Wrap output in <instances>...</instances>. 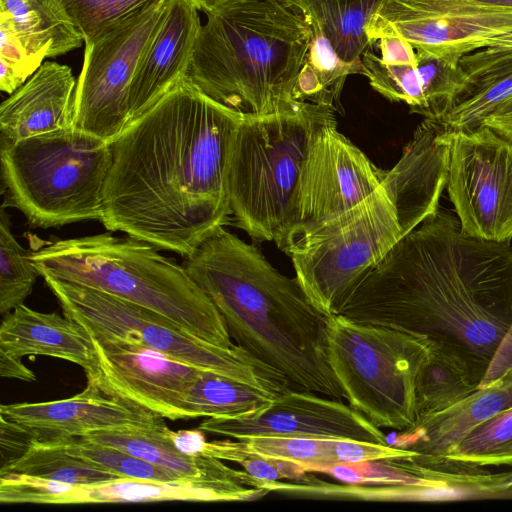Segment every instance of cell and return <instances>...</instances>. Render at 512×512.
<instances>
[{"mask_svg":"<svg viewBox=\"0 0 512 512\" xmlns=\"http://www.w3.org/2000/svg\"><path fill=\"white\" fill-rule=\"evenodd\" d=\"M243 117L181 79L110 141L103 226L190 255L231 217L228 167Z\"/></svg>","mask_w":512,"mask_h":512,"instance_id":"6da1fadb","label":"cell"},{"mask_svg":"<svg viewBox=\"0 0 512 512\" xmlns=\"http://www.w3.org/2000/svg\"><path fill=\"white\" fill-rule=\"evenodd\" d=\"M338 314L427 338L478 389L512 325V245L466 235L439 208L369 271Z\"/></svg>","mask_w":512,"mask_h":512,"instance_id":"7a4b0ae2","label":"cell"},{"mask_svg":"<svg viewBox=\"0 0 512 512\" xmlns=\"http://www.w3.org/2000/svg\"><path fill=\"white\" fill-rule=\"evenodd\" d=\"M182 265L238 345L303 390L344 398L329 363L330 316L311 302L296 276L281 274L256 246L223 226Z\"/></svg>","mask_w":512,"mask_h":512,"instance_id":"3957f363","label":"cell"},{"mask_svg":"<svg viewBox=\"0 0 512 512\" xmlns=\"http://www.w3.org/2000/svg\"><path fill=\"white\" fill-rule=\"evenodd\" d=\"M188 71L207 96L243 116L292 107L311 41L310 17L288 0H237L206 14Z\"/></svg>","mask_w":512,"mask_h":512,"instance_id":"277c9868","label":"cell"},{"mask_svg":"<svg viewBox=\"0 0 512 512\" xmlns=\"http://www.w3.org/2000/svg\"><path fill=\"white\" fill-rule=\"evenodd\" d=\"M155 246L110 232L48 241L28 253L39 276L97 289L153 310L192 335L233 345L218 309L183 265Z\"/></svg>","mask_w":512,"mask_h":512,"instance_id":"5b68a950","label":"cell"},{"mask_svg":"<svg viewBox=\"0 0 512 512\" xmlns=\"http://www.w3.org/2000/svg\"><path fill=\"white\" fill-rule=\"evenodd\" d=\"M334 109L311 102L244 116L232 144L227 195L235 224L256 241H276L308 152Z\"/></svg>","mask_w":512,"mask_h":512,"instance_id":"8992f818","label":"cell"},{"mask_svg":"<svg viewBox=\"0 0 512 512\" xmlns=\"http://www.w3.org/2000/svg\"><path fill=\"white\" fill-rule=\"evenodd\" d=\"M4 206L36 228L101 220L111 144L75 128L0 149Z\"/></svg>","mask_w":512,"mask_h":512,"instance_id":"52a82bcc","label":"cell"},{"mask_svg":"<svg viewBox=\"0 0 512 512\" xmlns=\"http://www.w3.org/2000/svg\"><path fill=\"white\" fill-rule=\"evenodd\" d=\"M64 314L98 340L148 347L201 370L244 382L275 396L291 381L278 369L233 344L221 347L204 341L167 317L106 292L42 276Z\"/></svg>","mask_w":512,"mask_h":512,"instance_id":"ba28073f","label":"cell"},{"mask_svg":"<svg viewBox=\"0 0 512 512\" xmlns=\"http://www.w3.org/2000/svg\"><path fill=\"white\" fill-rule=\"evenodd\" d=\"M432 343L406 331L329 319L332 371L349 405L379 428L403 431L416 420L415 390Z\"/></svg>","mask_w":512,"mask_h":512,"instance_id":"9c48e42d","label":"cell"},{"mask_svg":"<svg viewBox=\"0 0 512 512\" xmlns=\"http://www.w3.org/2000/svg\"><path fill=\"white\" fill-rule=\"evenodd\" d=\"M403 237L384 188L305 240L289 256L311 302L337 315L369 271Z\"/></svg>","mask_w":512,"mask_h":512,"instance_id":"30bf717a","label":"cell"},{"mask_svg":"<svg viewBox=\"0 0 512 512\" xmlns=\"http://www.w3.org/2000/svg\"><path fill=\"white\" fill-rule=\"evenodd\" d=\"M317 134L302 167L277 247L290 255L305 240L355 209L382 184L385 171L337 130Z\"/></svg>","mask_w":512,"mask_h":512,"instance_id":"8fae6325","label":"cell"},{"mask_svg":"<svg viewBox=\"0 0 512 512\" xmlns=\"http://www.w3.org/2000/svg\"><path fill=\"white\" fill-rule=\"evenodd\" d=\"M169 0L155 4L85 44L74 98V128L112 141L130 122V86Z\"/></svg>","mask_w":512,"mask_h":512,"instance_id":"7c38bea8","label":"cell"},{"mask_svg":"<svg viewBox=\"0 0 512 512\" xmlns=\"http://www.w3.org/2000/svg\"><path fill=\"white\" fill-rule=\"evenodd\" d=\"M444 133L449 143L446 188L461 231L511 243L512 142L482 125Z\"/></svg>","mask_w":512,"mask_h":512,"instance_id":"4fadbf2b","label":"cell"},{"mask_svg":"<svg viewBox=\"0 0 512 512\" xmlns=\"http://www.w3.org/2000/svg\"><path fill=\"white\" fill-rule=\"evenodd\" d=\"M512 32V10L465 0H385L366 28L372 43L385 36L416 50L464 55Z\"/></svg>","mask_w":512,"mask_h":512,"instance_id":"5bb4252c","label":"cell"},{"mask_svg":"<svg viewBox=\"0 0 512 512\" xmlns=\"http://www.w3.org/2000/svg\"><path fill=\"white\" fill-rule=\"evenodd\" d=\"M92 339L95 362L85 372L87 382L163 418L193 419L186 396L204 370L148 347Z\"/></svg>","mask_w":512,"mask_h":512,"instance_id":"9a60e30c","label":"cell"},{"mask_svg":"<svg viewBox=\"0 0 512 512\" xmlns=\"http://www.w3.org/2000/svg\"><path fill=\"white\" fill-rule=\"evenodd\" d=\"M198 428L236 440L279 436L388 443L381 428L352 406L308 390L290 389L253 415L207 418Z\"/></svg>","mask_w":512,"mask_h":512,"instance_id":"2e32d148","label":"cell"},{"mask_svg":"<svg viewBox=\"0 0 512 512\" xmlns=\"http://www.w3.org/2000/svg\"><path fill=\"white\" fill-rule=\"evenodd\" d=\"M0 414L32 429L39 439L83 437L98 431L153 429L165 425L163 417L107 395L90 382L73 397L50 402L3 404Z\"/></svg>","mask_w":512,"mask_h":512,"instance_id":"e0dca14e","label":"cell"},{"mask_svg":"<svg viewBox=\"0 0 512 512\" xmlns=\"http://www.w3.org/2000/svg\"><path fill=\"white\" fill-rule=\"evenodd\" d=\"M449 143L439 122L424 118L401 158L385 171L381 186L390 199L403 236L440 208L448 182Z\"/></svg>","mask_w":512,"mask_h":512,"instance_id":"ac0fdd59","label":"cell"},{"mask_svg":"<svg viewBox=\"0 0 512 512\" xmlns=\"http://www.w3.org/2000/svg\"><path fill=\"white\" fill-rule=\"evenodd\" d=\"M167 425L159 428H122L98 431L81 438L109 445L166 470L181 480L223 495L226 501L254 500L269 493L244 469L236 470L222 460L179 451L166 433Z\"/></svg>","mask_w":512,"mask_h":512,"instance_id":"d6986e66","label":"cell"},{"mask_svg":"<svg viewBox=\"0 0 512 512\" xmlns=\"http://www.w3.org/2000/svg\"><path fill=\"white\" fill-rule=\"evenodd\" d=\"M154 501H226L215 491L188 482L120 478L68 484L17 473L0 475V502L7 504H101Z\"/></svg>","mask_w":512,"mask_h":512,"instance_id":"ffe728a7","label":"cell"},{"mask_svg":"<svg viewBox=\"0 0 512 512\" xmlns=\"http://www.w3.org/2000/svg\"><path fill=\"white\" fill-rule=\"evenodd\" d=\"M200 27L198 9L191 0L168 1L130 86V120L142 114L188 75Z\"/></svg>","mask_w":512,"mask_h":512,"instance_id":"44dd1931","label":"cell"},{"mask_svg":"<svg viewBox=\"0 0 512 512\" xmlns=\"http://www.w3.org/2000/svg\"><path fill=\"white\" fill-rule=\"evenodd\" d=\"M76 80L71 68L45 62L0 106V149L74 128Z\"/></svg>","mask_w":512,"mask_h":512,"instance_id":"7402d4cb","label":"cell"},{"mask_svg":"<svg viewBox=\"0 0 512 512\" xmlns=\"http://www.w3.org/2000/svg\"><path fill=\"white\" fill-rule=\"evenodd\" d=\"M512 407V378L479 388L453 406L431 414L396 435V447L420 460L444 459L474 428Z\"/></svg>","mask_w":512,"mask_h":512,"instance_id":"603a6c76","label":"cell"},{"mask_svg":"<svg viewBox=\"0 0 512 512\" xmlns=\"http://www.w3.org/2000/svg\"><path fill=\"white\" fill-rule=\"evenodd\" d=\"M0 350L22 358L50 356L89 371L95 362L92 337L70 317L44 313L22 304L4 315L0 325Z\"/></svg>","mask_w":512,"mask_h":512,"instance_id":"cb8c5ba5","label":"cell"},{"mask_svg":"<svg viewBox=\"0 0 512 512\" xmlns=\"http://www.w3.org/2000/svg\"><path fill=\"white\" fill-rule=\"evenodd\" d=\"M463 87L436 119L443 132L469 131L512 97V48L489 46L461 56ZM434 119V118H433Z\"/></svg>","mask_w":512,"mask_h":512,"instance_id":"d4e9b609","label":"cell"},{"mask_svg":"<svg viewBox=\"0 0 512 512\" xmlns=\"http://www.w3.org/2000/svg\"><path fill=\"white\" fill-rule=\"evenodd\" d=\"M0 19L40 64L44 58L68 53L84 42L58 0H0Z\"/></svg>","mask_w":512,"mask_h":512,"instance_id":"484cf974","label":"cell"},{"mask_svg":"<svg viewBox=\"0 0 512 512\" xmlns=\"http://www.w3.org/2000/svg\"><path fill=\"white\" fill-rule=\"evenodd\" d=\"M321 28L338 56L360 62L371 45L366 28L385 0H288Z\"/></svg>","mask_w":512,"mask_h":512,"instance_id":"4316f807","label":"cell"},{"mask_svg":"<svg viewBox=\"0 0 512 512\" xmlns=\"http://www.w3.org/2000/svg\"><path fill=\"white\" fill-rule=\"evenodd\" d=\"M311 24L312 41L306 63L297 79L295 100L325 105L335 110L346 78L354 74L367 77L368 70L363 61H343L319 25L313 19Z\"/></svg>","mask_w":512,"mask_h":512,"instance_id":"83f0119b","label":"cell"},{"mask_svg":"<svg viewBox=\"0 0 512 512\" xmlns=\"http://www.w3.org/2000/svg\"><path fill=\"white\" fill-rule=\"evenodd\" d=\"M275 395L244 382L202 371L190 386L186 408L192 418H242L266 408Z\"/></svg>","mask_w":512,"mask_h":512,"instance_id":"f1b7e54d","label":"cell"},{"mask_svg":"<svg viewBox=\"0 0 512 512\" xmlns=\"http://www.w3.org/2000/svg\"><path fill=\"white\" fill-rule=\"evenodd\" d=\"M17 473L68 484H96L123 478L70 453L59 439H36L0 474Z\"/></svg>","mask_w":512,"mask_h":512,"instance_id":"f546056e","label":"cell"},{"mask_svg":"<svg viewBox=\"0 0 512 512\" xmlns=\"http://www.w3.org/2000/svg\"><path fill=\"white\" fill-rule=\"evenodd\" d=\"M476 389L465 369L432 344L416 381L415 421L453 406Z\"/></svg>","mask_w":512,"mask_h":512,"instance_id":"4dcf8cb0","label":"cell"},{"mask_svg":"<svg viewBox=\"0 0 512 512\" xmlns=\"http://www.w3.org/2000/svg\"><path fill=\"white\" fill-rule=\"evenodd\" d=\"M444 459L476 467L512 465V407L474 428Z\"/></svg>","mask_w":512,"mask_h":512,"instance_id":"1f68e13d","label":"cell"},{"mask_svg":"<svg viewBox=\"0 0 512 512\" xmlns=\"http://www.w3.org/2000/svg\"><path fill=\"white\" fill-rule=\"evenodd\" d=\"M418 70L426 100L424 118H441L452 106L464 84L461 55L416 50Z\"/></svg>","mask_w":512,"mask_h":512,"instance_id":"d6a6232c","label":"cell"},{"mask_svg":"<svg viewBox=\"0 0 512 512\" xmlns=\"http://www.w3.org/2000/svg\"><path fill=\"white\" fill-rule=\"evenodd\" d=\"M28 253L12 234L9 216L2 206L0 217V313L2 315L24 304L39 276Z\"/></svg>","mask_w":512,"mask_h":512,"instance_id":"836d02e7","label":"cell"},{"mask_svg":"<svg viewBox=\"0 0 512 512\" xmlns=\"http://www.w3.org/2000/svg\"><path fill=\"white\" fill-rule=\"evenodd\" d=\"M54 439H59L70 453L123 478L172 483L187 482L145 459L109 445L81 437Z\"/></svg>","mask_w":512,"mask_h":512,"instance_id":"e575fe53","label":"cell"},{"mask_svg":"<svg viewBox=\"0 0 512 512\" xmlns=\"http://www.w3.org/2000/svg\"><path fill=\"white\" fill-rule=\"evenodd\" d=\"M166 0H58L89 43L145 9Z\"/></svg>","mask_w":512,"mask_h":512,"instance_id":"d590c367","label":"cell"},{"mask_svg":"<svg viewBox=\"0 0 512 512\" xmlns=\"http://www.w3.org/2000/svg\"><path fill=\"white\" fill-rule=\"evenodd\" d=\"M334 439L262 436L240 439L241 447L250 453L301 465L307 472H319L335 464Z\"/></svg>","mask_w":512,"mask_h":512,"instance_id":"8d00e7d4","label":"cell"},{"mask_svg":"<svg viewBox=\"0 0 512 512\" xmlns=\"http://www.w3.org/2000/svg\"><path fill=\"white\" fill-rule=\"evenodd\" d=\"M370 86L386 99L403 102L411 112L423 115L426 100L416 65L385 64L370 50L362 55Z\"/></svg>","mask_w":512,"mask_h":512,"instance_id":"74e56055","label":"cell"},{"mask_svg":"<svg viewBox=\"0 0 512 512\" xmlns=\"http://www.w3.org/2000/svg\"><path fill=\"white\" fill-rule=\"evenodd\" d=\"M416 454L414 451L388 443L336 439L333 441V457L336 463L358 464L392 458H409Z\"/></svg>","mask_w":512,"mask_h":512,"instance_id":"f35d334b","label":"cell"},{"mask_svg":"<svg viewBox=\"0 0 512 512\" xmlns=\"http://www.w3.org/2000/svg\"><path fill=\"white\" fill-rule=\"evenodd\" d=\"M1 468L20 458L39 439L32 429L0 414Z\"/></svg>","mask_w":512,"mask_h":512,"instance_id":"ab89813d","label":"cell"},{"mask_svg":"<svg viewBox=\"0 0 512 512\" xmlns=\"http://www.w3.org/2000/svg\"><path fill=\"white\" fill-rule=\"evenodd\" d=\"M512 378V325L499 343L478 389Z\"/></svg>","mask_w":512,"mask_h":512,"instance_id":"60d3db41","label":"cell"},{"mask_svg":"<svg viewBox=\"0 0 512 512\" xmlns=\"http://www.w3.org/2000/svg\"><path fill=\"white\" fill-rule=\"evenodd\" d=\"M380 59L385 64L416 65V51L405 39L398 36H385L378 39Z\"/></svg>","mask_w":512,"mask_h":512,"instance_id":"b9f144b4","label":"cell"},{"mask_svg":"<svg viewBox=\"0 0 512 512\" xmlns=\"http://www.w3.org/2000/svg\"><path fill=\"white\" fill-rule=\"evenodd\" d=\"M166 433L179 451L189 455H201L207 442L199 428L174 431L167 427Z\"/></svg>","mask_w":512,"mask_h":512,"instance_id":"7bdbcfd3","label":"cell"},{"mask_svg":"<svg viewBox=\"0 0 512 512\" xmlns=\"http://www.w3.org/2000/svg\"><path fill=\"white\" fill-rule=\"evenodd\" d=\"M486 126L512 142V97L487 115L480 126Z\"/></svg>","mask_w":512,"mask_h":512,"instance_id":"ee69618b","label":"cell"},{"mask_svg":"<svg viewBox=\"0 0 512 512\" xmlns=\"http://www.w3.org/2000/svg\"><path fill=\"white\" fill-rule=\"evenodd\" d=\"M0 375L28 382L36 380L35 373L27 368L20 358L11 356L2 350H0Z\"/></svg>","mask_w":512,"mask_h":512,"instance_id":"f6af8a7d","label":"cell"},{"mask_svg":"<svg viewBox=\"0 0 512 512\" xmlns=\"http://www.w3.org/2000/svg\"><path fill=\"white\" fill-rule=\"evenodd\" d=\"M198 10L206 14L212 13L223 6H226L237 0H191Z\"/></svg>","mask_w":512,"mask_h":512,"instance_id":"bcb514c9","label":"cell"},{"mask_svg":"<svg viewBox=\"0 0 512 512\" xmlns=\"http://www.w3.org/2000/svg\"><path fill=\"white\" fill-rule=\"evenodd\" d=\"M470 3L512 10V0H465Z\"/></svg>","mask_w":512,"mask_h":512,"instance_id":"7dc6e473","label":"cell"},{"mask_svg":"<svg viewBox=\"0 0 512 512\" xmlns=\"http://www.w3.org/2000/svg\"><path fill=\"white\" fill-rule=\"evenodd\" d=\"M490 46L512 48V32L496 37Z\"/></svg>","mask_w":512,"mask_h":512,"instance_id":"c3c4849f","label":"cell"}]
</instances>
